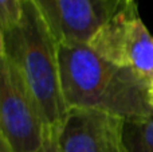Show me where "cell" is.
<instances>
[{
	"label": "cell",
	"instance_id": "cell-3",
	"mask_svg": "<svg viewBox=\"0 0 153 152\" xmlns=\"http://www.w3.org/2000/svg\"><path fill=\"white\" fill-rule=\"evenodd\" d=\"M47 131L26 80L11 59L0 54V139L12 152H36Z\"/></svg>",
	"mask_w": 153,
	"mask_h": 152
},
{
	"label": "cell",
	"instance_id": "cell-10",
	"mask_svg": "<svg viewBox=\"0 0 153 152\" xmlns=\"http://www.w3.org/2000/svg\"><path fill=\"white\" fill-rule=\"evenodd\" d=\"M0 152H12V150L10 148V145H8L3 139H0Z\"/></svg>",
	"mask_w": 153,
	"mask_h": 152
},
{
	"label": "cell",
	"instance_id": "cell-11",
	"mask_svg": "<svg viewBox=\"0 0 153 152\" xmlns=\"http://www.w3.org/2000/svg\"><path fill=\"white\" fill-rule=\"evenodd\" d=\"M149 102L153 108V78H151V82H149Z\"/></svg>",
	"mask_w": 153,
	"mask_h": 152
},
{
	"label": "cell",
	"instance_id": "cell-9",
	"mask_svg": "<svg viewBox=\"0 0 153 152\" xmlns=\"http://www.w3.org/2000/svg\"><path fill=\"white\" fill-rule=\"evenodd\" d=\"M58 129L59 128L47 127L43 144L36 152H62L61 145H59V139H58Z\"/></svg>",
	"mask_w": 153,
	"mask_h": 152
},
{
	"label": "cell",
	"instance_id": "cell-6",
	"mask_svg": "<svg viewBox=\"0 0 153 152\" xmlns=\"http://www.w3.org/2000/svg\"><path fill=\"white\" fill-rule=\"evenodd\" d=\"M125 121L91 109H70L58 129L62 152H128Z\"/></svg>",
	"mask_w": 153,
	"mask_h": 152
},
{
	"label": "cell",
	"instance_id": "cell-4",
	"mask_svg": "<svg viewBox=\"0 0 153 152\" xmlns=\"http://www.w3.org/2000/svg\"><path fill=\"white\" fill-rule=\"evenodd\" d=\"M87 45L111 63L153 78V35L138 13L136 0H125Z\"/></svg>",
	"mask_w": 153,
	"mask_h": 152
},
{
	"label": "cell",
	"instance_id": "cell-7",
	"mask_svg": "<svg viewBox=\"0 0 153 152\" xmlns=\"http://www.w3.org/2000/svg\"><path fill=\"white\" fill-rule=\"evenodd\" d=\"M124 140L128 152H153V115L125 121Z\"/></svg>",
	"mask_w": 153,
	"mask_h": 152
},
{
	"label": "cell",
	"instance_id": "cell-2",
	"mask_svg": "<svg viewBox=\"0 0 153 152\" xmlns=\"http://www.w3.org/2000/svg\"><path fill=\"white\" fill-rule=\"evenodd\" d=\"M58 48V40L31 0L23 1L20 22L0 31V54L22 73L51 128H59L69 112L62 93Z\"/></svg>",
	"mask_w": 153,
	"mask_h": 152
},
{
	"label": "cell",
	"instance_id": "cell-8",
	"mask_svg": "<svg viewBox=\"0 0 153 152\" xmlns=\"http://www.w3.org/2000/svg\"><path fill=\"white\" fill-rule=\"evenodd\" d=\"M24 0H0V31L10 30L23 16Z\"/></svg>",
	"mask_w": 153,
	"mask_h": 152
},
{
	"label": "cell",
	"instance_id": "cell-5",
	"mask_svg": "<svg viewBox=\"0 0 153 152\" xmlns=\"http://www.w3.org/2000/svg\"><path fill=\"white\" fill-rule=\"evenodd\" d=\"M59 45H87L125 0H31Z\"/></svg>",
	"mask_w": 153,
	"mask_h": 152
},
{
	"label": "cell",
	"instance_id": "cell-1",
	"mask_svg": "<svg viewBox=\"0 0 153 152\" xmlns=\"http://www.w3.org/2000/svg\"><path fill=\"white\" fill-rule=\"evenodd\" d=\"M58 57L62 93L69 110H98L124 121L153 115L151 78L111 63L89 45H59Z\"/></svg>",
	"mask_w": 153,
	"mask_h": 152
}]
</instances>
